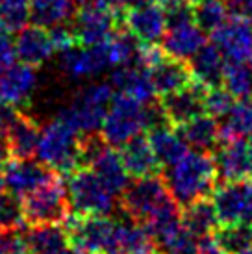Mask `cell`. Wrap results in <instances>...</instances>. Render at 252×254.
<instances>
[{
  "instance_id": "obj_22",
  "label": "cell",
  "mask_w": 252,
  "mask_h": 254,
  "mask_svg": "<svg viewBox=\"0 0 252 254\" xmlns=\"http://www.w3.org/2000/svg\"><path fill=\"white\" fill-rule=\"evenodd\" d=\"M37 85L35 67L26 64H13L6 72L0 74V100L13 106H22L34 95Z\"/></svg>"
},
{
  "instance_id": "obj_38",
  "label": "cell",
  "mask_w": 252,
  "mask_h": 254,
  "mask_svg": "<svg viewBox=\"0 0 252 254\" xmlns=\"http://www.w3.org/2000/svg\"><path fill=\"white\" fill-rule=\"evenodd\" d=\"M0 254H32L21 230L0 232Z\"/></svg>"
},
{
  "instance_id": "obj_7",
  "label": "cell",
  "mask_w": 252,
  "mask_h": 254,
  "mask_svg": "<svg viewBox=\"0 0 252 254\" xmlns=\"http://www.w3.org/2000/svg\"><path fill=\"white\" fill-rule=\"evenodd\" d=\"M148 104L115 93L100 128L104 141L115 148L148 130Z\"/></svg>"
},
{
  "instance_id": "obj_18",
  "label": "cell",
  "mask_w": 252,
  "mask_h": 254,
  "mask_svg": "<svg viewBox=\"0 0 252 254\" xmlns=\"http://www.w3.org/2000/svg\"><path fill=\"white\" fill-rule=\"evenodd\" d=\"M148 74H150V82L154 85V91L158 97H165L169 93L178 91L184 85L191 84L195 80L189 62L171 58L167 54H163L148 69Z\"/></svg>"
},
{
  "instance_id": "obj_45",
  "label": "cell",
  "mask_w": 252,
  "mask_h": 254,
  "mask_svg": "<svg viewBox=\"0 0 252 254\" xmlns=\"http://www.w3.org/2000/svg\"><path fill=\"white\" fill-rule=\"evenodd\" d=\"M4 32H7V30H6V24H4V21H2V17H0V34H4Z\"/></svg>"
},
{
  "instance_id": "obj_49",
  "label": "cell",
  "mask_w": 252,
  "mask_h": 254,
  "mask_svg": "<svg viewBox=\"0 0 252 254\" xmlns=\"http://www.w3.org/2000/svg\"><path fill=\"white\" fill-rule=\"evenodd\" d=\"M193 2H196V0H193Z\"/></svg>"
},
{
  "instance_id": "obj_15",
  "label": "cell",
  "mask_w": 252,
  "mask_h": 254,
  "mask_svg": "<svg viewBox=\"0 0 252 254\" xmlns=\"http://www.w3.org/2000/svg\"><path fill=\"white\" fill-rule=\"evenodd\" d=\"M215 167L221 182H238L252 178V152L243 139L223 141L215 147Z\"/></svg>"
},
{
  "instance_id": "obj_20",
  "label": "cell",
  "mask_w": 252,
  "mask_h": 254,
  "mask_svg": "<svg viewBox=\"0 0 252 254\" xmlns=\"http://www.w3.org/2000/svg\"><path fill=\"white\" fill-rule=\"evenodd\" d=\"M110 84L115 93L126 95L133 100H139L143 104L152 102L156 97L148 71L135 64L115 67V71L112 72V78H110Z\"/></svg>"
},
{
  "instance_id": "obj_27",
  "label": "cell",
  "mask_w": 252,
  "mask_h": 254,
  "mask_svg": "<svg viewBox=\"0 0 252 254\" xmlns=\"http://www.w3.org/2000/svg\"><path fill=\"white\" fill-rule=\"evenodd\" d=\"M224 64H226V58L213 41L204 43L200 50L189 60L195 80L208 87L223 84Z\"/></svg>"
},
{
  "instance_id": "obj_13",
  "label": "cell",
  "mask_w": 252,
  "mask_h": 254,
  "mask_svg": "<svg viewBox=\"0 0 252 254\" xmlns=\"http://www.w3.org/2000/svg\"><path fill=\"white\" fill-rule=\"evenodd\" d=\"M123 24L145 45H156L167 30L163 6L156 2H139L123 13Z\"/></svg>"
},
{
  "instance_id": "obj_34",
  "label": "cell",
  "mask_w": 252,
  "mask_h": 254,
  "mask_svg": "<svg viewBox=\"0 0 252 254\" xmlns=\"http://www.w3.org/2000/svg\"><path fill=\"white\" fill-rule=\"evenodd\" d=\"M223 85L238 100L252 97V65L226 60L223 71Z\"/></svg>"
},
{
  "instance_id": "obj_26",
  "label": "cell",
  "mask_w": 252,
  "mask_h": 254,
  "mask_svg": "<svg viewBox=\"0 0 252 254\" xmlns=\"http://www.w3.org/2000/svg\"><path fill=\"white\" fill-rule=\"evenodd\" d=\"M148 139L152 143L156 158L161 167H169L176 163L180 158L188 154L189 145L186 143L178 128L173 125H161L148 130Z\"/></svg>"
},
{
  "instance_id": "obj_48",
  "label": "cell",
  "mask_w": 252,
  "mask_h": 254,
  "mask_svg": "<svg viewBox=\"0 0 252 254\" xmlns=\"http://www.w3.org/2000/svg\"><path fill=\"white\" fill-rule=\"evenodd\" d=\"M139 2H156V0H135V4H139Z\"/></svg>"
},
{
  "instance_id": "obj_46",
  "label": "cell",
  "mask_w": 252,
  "mask_h": 254,
  "mask_svg": "<svg viewBox=\"0 0 252 254\" xmlns=\"http://www.w3.org/2000/svg\"><path fill=\"white\" fill-rule=\"evenodd\" d=\"M238 254H252V247L251 249H245V251H241V253H238Z\"/></svg>"
},
{
  "instance_id": "obj_44",
  "label": "cell",
  "mask_w": 252,
  "mask_h": 254,
  "mask_svg": "<svg viewBox=\"0 0 252 254\" xmlns=\"http://www.w3.org/2000/svg\"><path fill=\"white\" fill-rule=\"evenodd\" d=\"M58 254H80L78 251H74L72 247H67V249H63L62 253H58Z\"/></svg>"
},
{
  "instance_id": "obj_32",
  "label": "cell",
  "mask_w": 252,
  "mask_h": 254,
  "mask_svg": "<svg viewBox=\"0 0 252 254\" xmlns=\"http://www.w3.org/2000/svg\"><path fill=\"white\" fill-rule=\"evenodd\" d=\"M213 238L228 254H238L252 247V223L239 221L219 225V228L213 232Z\"/></svg>"
},
{
  "instance_id": "obj_16",
  "label": "cell",
  "mask_w": 252,
  "mask_h": 254,
  "mask_svg": "<svg viewBox=\"0 0 252 254\" xmlns=\"http://www.w3.org/2000/svg\"><path fill=\"white\" fill-rule=\"evenodd\" d=\"M204 43H206V32L195 21H188L167 26L160 41V47L163 54L189 62L200 50Z\"/></svg>"
},
{
  "instance_id": "obj_29",
  "label": "cell",
  "mask_w": 252,
  "mask_h": 254,
  "mask_svg": "<svg viewBox=\"0 0 252 254\" xmlns=\"http://www.w3.org/2000/svg\"><path fill=\"white\" fill-rule=\"evenodd\" d=\"M32 254H58L70 247L63 225H26L22 232Z\"/></svg>"
},
{
  "instance_id": "obj_23",
  "label": "cell",
  "mask_w": 252,
  "mask_h": 254,
  "mask_svg": "<svg viewBox=\"0 0 252 254\" xmlns=\"http://www.w3.org/2000/svg\"><path fill=\"white\" fill-rule=\"evenodd\" d=\"M87 167L95 171L98 175V178H100L117 197L125 191L126 186L130 184V175H128L125 163H123V158H121L119 152L113 150V147L108 145V143L95 154V158L89 162Z\"/></svg>"
},
{
  "instance_id": "obj_35",
  "label": "cell",
  "mask_w": 252,
  "mask_h": 254,
  "mask_svg": "<svg viewBox=\"0 0 252 254\" xmlns=\"http://www.w3.org/2000/svg\"><path fill=\"white\" fill-rule=\"evenodd\" d=\"M0 17L7 32H19L30 21V0H0Z\"/></svg>"
},
{
  "instance_id": "obj_31",
  "label": "cell",
  "mask_w": 252,
  "mask_h": 254,
  "mask_svg": "<svg viewBox=\"0 0 252 254\" xmlns=\"http://www.w3.org/2000/svg\"><path fill=\"white\" fill-rule=\"evenodd\" d=\"M252 134V100H236L232 110L224 115L219 123V135L221 141H234L245 139Z\"/></svg>"
},
{
  "instance_id": "obj_5",
  "label": "cell",
  "mask_w": 252,
  "mask_h": 254,
  "mask_svg": "<svg viewBox=\"0 0 252 254\" xmlns=\"http://www.w3.org/2000/svg\"><path fill=\"white\" fill-rule=\"evenodd\" d=\"M119 202L128 217L145 226L176 200L169 193L163 177L150 175L130 180V184L119 195Z\"/></svg>"
},
{
  "instance_id": "obj_21",
  "label": "cell",
  "mask_w": 252,
  "mask_h": 254,
  "mask_svg": "<svg viewBox=\"0 0 252 254\" xmlns=\"http://www.w3.org/2000/svg\"><path fill=\"white\" fill-rule=\"evenodd\" d=\"M119 148V154L130 177L141 178L150 177V175H160L161 165L156 158V152L148 135L137 134L130 141L121 145Z\"/></svg>"
},
{
  "instance_id": "obj_1",
  "label": "cell",
  "mask_w": 252,
  "mask_h": 254,
  "mask_svg": "<svg viewBox=\"0 0 252 254\" xmlns=\"http://www.w3.org/2000/svg\"><path fill=\"white\" fill-rule=\"evenodd\" d=\"M217 167L208 150H188L176 163L165 167L163 180L178 204L188 206L208 198L217 188Z\"/></svg>"
},
{
  "instance_id": "obj_9",
  "label": "cell",
  "mask_w": 252,
  "mask_h": 254,
  "mask_svg": "<svg viewBox=\"0 0 252 254\" xmlns=\"http://www.w3.org/2000/svg\"><path fill=\"white\" fill-rule=\"evenodd\" d=\"M70 247L80 254H104L115 228L108 215H76L70 213L63 223Z\"/></svg>"
},
{
  "instance_id": "obj_42",
  "label": "cell",
  "mask_w": 252,
  "mask_h": 254,
  "mask_svg": "<svg viewBox=\"0 0 252 254\" xmlns=\"http://www.w3.org/2000/svg\"><path fill=\"white\" fill-rule=\"evenodd\" d=\"M228 2H230V7H234L238 13L252 17V0H228Z\"/></svg>"
},
{
  "instance_id": "obj_41",
  "label": "cell",
  "mask_w": 252,
  "mask_h": 254,
  "mask_svg": "<svg viewBox=\"0 0 252 254\" xmlns=\"http://www.w3.org/2000/svg\"><path fill=\"white\" fill-rule=\"evenodd\" d=\"M198 254H228V253L219 245L217 240L213 236H206V238H200V241H198Z\"/></svg>"
},
{
  "instance_id": "obj_19",
  "label": "cell",
  "mask_w": 252,
  "mask_h": 254,
  "mask_svg": "<svg viewBox=\"0 0 252 254\" xmlns=\"http://www.w3.org/2000/svg\"><path fill=\"white\" fill-rule=\"evenodd\" d=\"M15 52H17V60L26 65L37 67V65L45 64L56 49L50 37V32L41 26H24L17 32L15 36Z\"/></svg>"
},
{
  "instance_id": "obj_30",
  "label": "cell",
  "mask_w": 252,
  "mask_h": 254,
  "mask_svg": "<svg viewBox=\"0 0 252 254\" xmlns=\"http://www.w3.org/2000/svg\"><path fill=\"white\" fill-rule=\"evenodd\" d=\"M182 223L186 225L189 232L195 234L198 240L206 238V236H213V232L221 225L217 212H215V206L208 198H200L193 204L184 206Z\"/></svg>"
},
{
  "instance_id": "obj_4",
  "label": "cell",
  "mask_w": 252,
  "mask_h": 254,
  "mask_svg": "<svg viewBox=\"0 0 252 254\" xmlns=\"http://www.w3.org/2000/svg\"><path fill=\"white\" fill-rule=\"evenodd\" d=\"M19 200L26 225H63L72 212L67 186L60 178V173H54L47 182Z\"/></svg>"
},
{
  "instance_id": "obj_11",
  "label": "cell",
  "mask_w": 252,
  "mask_h": 254,
  "mask_svg": "<svg viewBox=\"0 0 252 254\" xmlns=\"http://www.w3.org/2000/svg\"><path fill=\"white\" fill-rule=\"evenodd\" d=\"M60 67L72 80L93 78L112 67L106 41L100 45H74L60 52Z\"/></svg>"
},
{
  "instance_id": "obj_43",
  "label": "cell",
  "mask_w": 252,
  "mask_h": 254,
  "mask_svg": "<svg viewBox=\"0 0 252 254\" xmlns=\"http://www.w3.org/2000/svg\"><path fill=\"white\" fill-rule=\"evenodd\" d=\"M6 191V180H4V171L0 167V193H4Z\"/></svg>"
},
{
  "instance_id": "obj_47",
  "label": "cell",
  "mask_w": 252,
  "mask_h": 254,
  "mask_svg": "<svg viewBox=\"0 0 252 254\" xmlns=\"http://www.w3.org/2000/svg\"><path fill=\"white\" fill-rule=\"evenodd\" d=\"M247 143H249V148H251V152H252V134L249 135V141H247Z\"/></svg>"
},
{
  "instance_id": "obj_40",
  "label": "cell",
  "mask_w": 252,
  "mask_h": 254,
  "mask_svg": "<svg viewBox=\"0 0 252 254\" xmlns=\"http://www.w3.org/2000/svg\"><path fill=\"white\" fill-rule=\"evenodd\" d=\"M19 113H21V110L17 106L9 104L6 100H0V132L6 134L7 130L11 128V125L17 121Z\"/></svg>"
},
{
  "instance_id": "obj_10",
  "label": "cell",
  "mask_w": 252,
  "mask_h": 254,
  "mask_svg": "<svg viewBox=\"0 0 252 254\" xmlns=\"http://www.w3.org/2000/svg\"><path fill=\"white\" fill-rule=\"evenodd\" d=\"M211 41L226 60L252 65V17L238 11L230 13L224 24L211 32Z\"/></svg>"
},
{
  "instance_id": "obj_33",
  "label": "cell",
  "mask_w": 252,
  "mask_h": 254,
  "mask_svg": "<svg viewBox=\"0 0 252 254\" xmlns=\"http://www.w3.org/2000/svg\"><path fill=\"white\" fill-rule=\"evenodd\" d=\"M228 0H196L195 2V22L206 34H211L226 22L230 17Z\"/></svg>"
},
{
  "instance_id": "obj_17",
  "label": "cell",
  "mask_w": 252,
  "mask_h": 254,
  "mask_svg": "<svg viewBox=\"0 0 252 254\" xmlns=\"http://www.w3.org/2000/svg\"><path fill=\"white\" fill-rule=\"evenodd\" d=\"M152 234L139 223H115L110 243L104 254H156Z\"/></svg>"
},
{
  "instance_id": "obj_6",
  "label": "cell",
  "mask_w": 252,
  "mask_h": 254,
  "mask_svg": "<svg viewBox=\"0 0 252 254\" xmlns=\"http://www.w3.org/2000/svg\"><path fill=\"white\" fill-rule=\"evenodd\" d=\"M67 195L76 215H110L115 208V193L89 167H78L67 175Z\"/></svg>"
},
{
  "instance_id": "obj_25",
  "label": "cell",
  "mask_w": 252,
  "mask_h": 254,
  "mask_svg": "<svg viewBox=\"0 0 252 254\" xmlns=\"http://www.w3.org/2000/svg\"><path fill=\"white\" fill-rule=\"evenodd\" d=\"M76 11V0H30V21L47 30L70 24Z\"/></svg>"
},
{
  "instance_id": "obj_2",
  "label": "cell",
  "mask_w": 252,
  "mask_h": 254,
  "mask_svg": "<svg viewBox=\"0 0 252 254\" xmlns=\"http://www.w3.org/2000/svg\"><path fill=\"white\" fill-rule=\"evenodd\" d=\"M80 137L82 134H78L65 121L56 117L41 128L37 160L60 175H69L82 167Z\"/></svg>"
},
{
  "instance_id": "obj_36",
  "label": "cell",
  "mask_w": 252,
  "mask_h": 254,
  "mask_svg": "<svg viewBox=\"0 0 252 254\" xmlns=\"http://www.w3.org/2000/svg\"><path fill=\"white\" fill-rule=\"evenodd\" d=\"M22 226H26V223L22 217L21 200L7 191L0 193V232L21 230Z\"/></svg>"
},
{
  "instance_id": "obj_24",
  "label": "cell",
  "mask_w": 252,
  "mask_h": 254,
  "mask_svg": "<svg viewBox=\"0 0 252 254\" xmlns=\"http://www.w3.org/2000/svg\"><path fill=\"white\" fill-rule=\"evenodd\" d=\"M7 147L11 158L19 160H30L37 156V145L41 137V127L35 123V119L28 117L24 112L19 113L11 128L6 132Z\"/></svg>"
},
{
  "instance_id": "obj_8",
  "label": "cell",
  "mask_w": 252,
  "mask_h": 254,
  "mask_svg": "<svg viewBox=\"0 0 252 254\" xmlns=\"http://www.w3.org/2000/svg\"><path fill=\"white\" fill-rule=\"evenodd\" d=\"M121 24L123 13L113 9L106 0H91L84 6H78L70 22L80 45H100L108 41Z\"/></svg>"
},
{
  "instance_id": "obj_12",
  "label": "cell",
  "mask_w": 252,
  "mask_h": 254,
  "mask_svg": "<svg viewBox=\"0 0 252 254\" xmlns=\"http://www.w3.org/2000/svg\"><path fill=\"white\" fill-rule=\"evenodd\" d=\"M206 91L208 85L193 80L182 89L160 97V106L173 127H180L193 117L206 112Z\"/></svg>"
},
{
  "instance_id": "obj_14",
  "label": "cell",
  "mask_w": 252,
  "mask_h": 254,
  "mask_svg": "<svg viewBox=\"0 0 252 254\" xmlns=\"http://www.w3.org/2000/svg\"><path fill=\"white\" fill-rule=\"evenodd\" d=\"M54 173L56 171L47 167L43 162H35L34 158H30V160L9 158V162L4 165L6 191L9 195L21 198L47 182Z\"/></svg>"
},
{
  "instance_id": "obj_39",
  "label": "cell",
  "mask_w": 252,
  "mask_h": 254,
  "mask_svg": "<svg viewBox=\"0 0 252 254\" xmlns=\"http://www.w3.org/2000/svg\"><path fill=\"white\" fill-rule=\"evenodd\" d=\"M17 60V52H15V43L6 36L0 34V74L6 72Z\"/></svg>"
},
{
  "instance_id": "obj_3",
  "label": "cell",
  "mask_w": 252,
  "mask_h": 254,
  "mask_svg": "<svg viewBox=\"0 0 252 254\" xmlns=\"http://www.w3.org/2000/svg\"><path fill=\"white\" fill-rule=\"evenodd\" d=\"M115 91L110 82H95L78 89L70 104L58 115L78 134H97L102 128Z\"/></svg>"
},
{
  "instance_id": "obj_28",
  "label": "cell",
  "mask_w": 252,
  "mask_h": 254,
  "mask_svg": "<svg viewBox=\"0 0 252 254\" xmlns=\"http://www.w3.org/2000/svg\"><path fill=\"white\" fill-rule=\"evenodd\" d=\"M176 128H178L180 135L186 139L189 147L196 148V150H208L210 152L211 148H215L221 141L217 119L208 112L196 115L191 121Z\"/></svg>"
},
{
  "instance_id": "obj_37",
  "label": "cell",
  "mask_w": 252,
  "mask_h": 254,
  "mask_svg": "<svg viewBox=\"0 0 252 254\" xmlns=\"http://www.w3.org/2000/svg\"><path fill=\"white\" fill-rule=\"evenodd\" d=\"M236 100L238 99L223 84L211 85L206 91V112L213 115L215 119H223L232 110V106L236 104Z\"/></svg>"
}]
</instances>
